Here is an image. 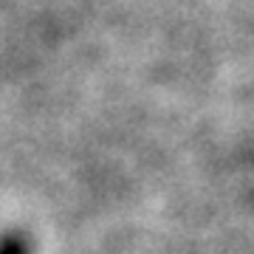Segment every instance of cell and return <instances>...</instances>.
I'll return each instance as SVG.
<instances>
[{
	"mask_svg": "<svg viewBox=\"0 0 254 254\" xmlns=\"http://www.w3.org/2000/svg\"><path fill=\"white\" fill-rule=\"evenodd\" d=\"M0 254H31V240L20 232H9L0 237Z\"/></svg>",
	"mask_w": 254,
	"mask_h": 254,
	"instance_id": "6da1fadb",
	"label": "cell"
}]
</instances>
